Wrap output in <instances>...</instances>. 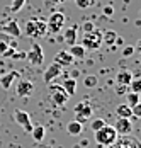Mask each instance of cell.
Returning <instances> with one entry per match:
<instances>
[{"label":"cell","mask_w":141,"mask_h":148,"mask_svg":"<svg viewBox=\"0 0 141 148\" xmlns=\"http://www.w3.org/2000/svg\"><path fill=\"white\" fill-rule=\"evenodd\" d=\"M49 85V94H51V101L58 107H65L68 102V94L65 92L63 85H56V84H48Z\"/></svg>","instance_id":"4"},{"label":"cell","mask_w":141,"mask_h":148,"mask_svg":"<svg viewBox=\"0 0 141 148\" xmlns=\"http://www.w3.org/2000/svg\"><path fill=\"white\" fill-rule=\"evenodd\" d=\"M66 131H68V134H71V136H78V134L84 131V124H82V123H78V121L75 119V121L68 123Z\"/></svg>","instance_id":"20"},{"label":"cell","mask_w":141,"mask_h":148,"mask_svg":"<svg viewBox=\"0 0 141 148\" xmlns=\"http://www.w3.org/2000/svg\"><path fill=\"white\" fill-rule=\"evenodd\" d=\"M63 73V66H60L58 63H51L46 70H44V75H42V80L46 82V84H51L56 77H60V75Z\"/></svg>","instance_id":"10"},{"label":"cell","mask_w":141,"mask_h":148,"mask_svg":"<svg viewBox=\"0 0 141 148\" xmlns=\"http://www.w3.org/2000/svg\"><path fill=\"white\" fill-rule=\"evenodd\" d=\"M63 89H65V92H66V94L71 97V95L77 92V80H75V78H65Z\"/></svg>","instance_id":"22"},{"label":"cell","mask_w":141,"mask_h":148,"mask_svg":"<svg viewBox=\"0 0 141 148\" xmlns=\"http://www.w3.org/2000/svg\"><path fill=\"white\" fill-rule=\"evenodd\" d=\"M114 130H116V133L119 136H127L133 131V123L127 118H117L116 124H114Z\"/></svg>","instance_id":"9"},{"label":"cell","mask_w":141,"mask_h":148,"mask_svg":"<svg viewBox=\"0 0 141 148\" xmlns=\"http://www.w3.org/2000/svg\"><path fill=\"white\" fill-rule=\"evenodd\" d=\"M26 34L29 38H34V39L36 38H42V36L48 34V26H46L44 21L38 19V17H32V19H29L26 22Z\"/></svg>","instance_id":"2"},{"label":"cell","mask_w":141,"mask_h":148,"mask_svg":"<svg viewBox=\"0 0 141 148\" xmlns=\"http://www.w3.org/2000/svg\"><path fill=\"white\" fill-rule=\"evenodd\" d=\"M116 94H117V95H124V94H126V90H127V85H123V84H117V85H116Z\"/></svg>","instance_id":"32"},{"label":"cell","mask_w":141,"mask_h":148,"mask_svg":"<svg viewBox=\"0 0 141 148\" xmlns=\"http://www.w3.org/2000/svg\"><path fill=\"white\" fill-rule=\"evenodd\" d=\"M12 2V5H10V12H21L22 9H24V5H26V2L27 0H10Z\"/></svg>","instance_id":"26"},{"label":"cell","mask_w":141,"mask_h":148,"mask_svg":"<svg viewBox=\"0 0 141 148\" xmlns=\"http://www.w3.org/2000/svg\"><path fill=\"white\" fill-rule=\"evenodd\" d=\"M131 92H136V94H141V77H136V78H133L131 80V84L127 85Z\"/></svg>","instance_id":"27"},{"label":"cell","mask_w":141,"mask_h":148,"mask_svg":"<svg viewBox=\"0 0 141 148\" xmlns=\"http://www.w3.org/2000/svg\"><path fill=\"white\" fill-rule=\"evenodd\" d=\"M80 27H82V31H84V32H88V31H94V29H95V24H94L92 21H85Z\"/></svg>","instance_id":"30"},{"label":"cell","mask_w":141,"mask_h":148,"mask_svg":"<svg viewBox=\"0 0 141 148\" xmlns=\"http://www.w3.org/2000/svg\"><path fill=\"white\" fill-rule=\"evenodd\" d=\"M51 3H61V2H65V0H49Z\"/></svg>","instance_id":"38"},{"label":"cell","mask_w":141,"mask_h":148,"mask_svg":"<svg viewBox=\"0 0 141 148\" xmlns=\"http://www.w3.org/2000/svg\"><path fill=\"white\" fill-rule=\"evenodd\" d=\"M32 138H34V141H42V138H44V126L41 124H38V126H32Z\"/></svg>","instance_id":"23"},{"label":"cell","mask_w":141,"mask_h":148,"mask_svg":"<svg viewBox=\"0 0 141 148\" xmlns=\"http://www.w3.org/2000/svg\"><path fill=\"white\" fill-rule=\"evenodd\" d=\"M15 78H17V72H9V73H5L2 78H0V85H2V89H10V85L14 84Z\"/></svg>","instance_id":"18"},{"label":"cell","mask_w":141,"mask_h":148,"mask_svg":"<svg viewBox=\"0 0 141 148\" xmlns=\"http://www.w3.org/2000/svg\"><path fill=\"white\" fill-rule=\"evenodd\" d=\"M102 12H104V15H112L114 14V7L112 5H105V7L102 9Z\"/></svg>","instance_id":"34"},{"label":"cell","mask_w":141,"mask_h":148,"mask_svg":"<svg viewBox=\"0 0 141 148\" xmlns=\"http://www.w3.org/2000/svg\"><path fill=\"white\" fill-rule=\"evenodd\" d=\"M116 114H117V118L131 119V118H133V109H131L127 104H119V106L116 107Z\"/></svg>","instance_id":"17"},{"label":"cell","mask_w":141,"mask_h":148,"mask_svg":"<svg viewBox=\"0 0 141 148\" xmlns=\"http://www.w3.org/2000/svg\"><path fill=\"white\" fill-rule=\"evenodd\" d=\"M131 109H133V116L138 118V119H141V102H138L136 106H133Z\"/></svg>","instance_id":"31"},{"label":"cell","mask_w":141,"mask_h":148,"mask_svg":"<svg viewBox=\"0 0 141 148\" xmlns=\"http://www.w3.org/2000/svg\"><path fill=\"white\" fill-rule=\"evenodd\" d=\"M68 53H70V55H71L75 60H82V58L85 56V48H84L82 45H77V43H75V45L70 46Z\"/></svg>","instance_id":"21"},{"label":"cell","mask_w":141,"mask_h":148,"mask_svg":"<svg viewBox=\"0 0 141 148\" xmlns=\"http://www.w3.org/2000/svg\"><path fill=\"white\" fill-rule=\"evenodd\" d=\"M111 148H141V145L136 143L134 138H127V136H124V138H121L119 141L116 140L112 145H111Z\"/></svg>","instance_id":"14"},{"label":"cell","mask_w":141,"mask_h":148,"mask_svg":"<svg viewBox=\"0 0 141 148\" xmlns=\"http://www.w3.org/2000/svg\"><path fill=\"white\" fill-rule=\"evenodd\" d=\"M104 124H105V121H104V119H100V118L94 119V121L90 123V126H92V130H94V131H97V130H100V128H102Z\"/></svg>","instance_id":"29"},{"label":"cell","mask_w":141,"mask_h":148,"mask_svg":"<svg viewBox=\"0 0 141 148\" xmlns=\"http://www.w3.org/2000/svg\"><path fill=\"white\" fill-rule=\"evenodd\" d=\"M2 32H5V34H9V36H12V38H21V27H19V24L15 22L14 19L12 21H5L3 24H2Z\"/></svg>","instance_id":"11"},{"label":"cell","mask_w":141,"mask_h":148,"mask_svg":"<svg viewBox=\"0 0 141 148\" xmlns=\"http://www.w3.org/2000/svg\"><path fill=\"white\" fill-rule=\"evenodd\" d=\"M82 46L85 49H99L102 46V31H88L82 36Z\"/></svg>","instance_id":"3"},{"label":"cell","mask_w":141,"mask_h":148,"mask_svg":"<svg viewBox=\"0 0 141 148\" xmlns=\"http://www.w3.org/2000/svg\"><path fill=\"white\" fill-rule=\"evenodd\" d=\"M77 31H78V26H71V27H68V29L65 31V34H63V41H65L68 46H71V45L77 43Z\"/></svg>","instance_id":"15"},{"label":"cell","mask_w":141,"mask_h":148,"mask_svg":"<svg viewBox=\"0 0 141 148\" xmlns=\"http://www.w3.org/2000/svg\"><path fill=\"white\" fill-rule=\"evenodd\" d=\"M65 21H66V17H65L63 12H53V14L48 17V21H46L48 32H51V34H58V32H61L63 26H65Z\"/></svg>","instance_id":"5"},{"label":"cell","mask_w":141,"mask_h":148,"mask_svg":"<svg viewBox=\"0 0 141 148\" xmlns=\"http://www.w3.org/2000/svg\"><path fill=\"white\" fill-rule=\"evenodd\" d=\"M134 51H140L141 53V39H138V43L134 45Z\"/></svg>","instance_id":"37"},{"label":"cell","mask_w":141,"mask_h":148,"mask_svg":"<svg viewBox=\"0 0 141 148\" xmlns=\"http://www.w3.org/2000/svg\"><path fill=\"white\" fill-rule=\"evenodd\" d=\"M73 61H75V58L71 56L68 51H65V49H63V51H58L56 56H55V63H58V65H60V66H63V68L73 65Z\"/></svg>","instance_id":"13"},{"label":"cell","mask_w":141,"mask_h":148,"mask_svg":"<svg viewBox=\"0 0 141 148\" xmlns=\"http://www.w3.org/2000/svg\"><path fill=\"white\" fill-rule=\"evenodd\" d=\"M133 80V73L129 70H121L119 73L116 75V82L117 84H123V85H129Z\"/></svg>","instance_id":"19"},{"label":"cell","mask_w":141,"mask_h":148,"mask_svg":"<svg viewBox=\"0 0 141 148\" xmlns=\"http://www.w3.org/2000/svg\"><path fill=\"white\" fill-rule=\"evenodd\" d=\"M12 58L14 60H26V53H17L15 51L14 55H12Z\"/></svg>","instance_id":"36"},{"label":"cell","mask_w":141,"mask_h":148,"mask_svg":"<svg viewBox=\"0 0 141 148\" xmlns=\"http://www.w3.org/2000/svg\"><path fill=\"white\" fill-rule=\"evenodd\" d=\"M14 121L21 126V128H24V131H27V133L32 131V123H31V114H29V112L22 111V109H15L14 111Z\"/></svg>","instance_id":"7"},{"label":"cell","mask_w":141,"mask_h":148,"mask_svg":"<svg viewBox=\"0 0 141 148\" xmlns=\"http://www.w3.org/2000/svg\"><path fill=\"white\" fill-rule=\"evenodd\" d=\"M116 39H117V32L112 29H107V31H102V43H105L107 46H112L116 45Z\"/></svg>","instance_id":"16"},{"label":"cell","mask_w":141,"mask_h":148,"mask_svg":"<svg viewBox=\"0 0 141 148\" xmlns=\"http://www.w3.org/2000/svg\"><path fill=\"white\" fill-rule=\"evenodd\" d=\"M26 60L32 66H41L42 61H44V51H42V48L39 45H34L31 48V51L26 53Z\"/></svg>","instance_id":"8"},{"label":"cell","mask_w":141,"mask_h":148,"mask_svg":"<svg viewBox=\"0 0 141 148\" xmlns=\"http://www.w3.org/2000/svg\"><path fill=\"white\" fill-rule=\"evenodd\" d=\"M126 101H127V106L129 107H133V106H136V104L140 102V94H136V92H129L126 94Z\"/></svg>","instance_id":"25"},{"label":"cell","mask_w":141,"mask_h":148,"mask_svg":"<svg viewBox=\"0 0 141 148\" xmlns=\"http://www.w3.org/2000/svg\"><path fill=\"white\" fill-rule=\"evenodd\" d=\"M32 90H34L32 82H29V80H22V82L17 84V87H15V94H17L19 97H29V95L32 94Z\"/></svg>","instance_id":"12"},{"label":"cell","mask_w":141,"mask_h":148,"mask_svg":"<svg viewBox=\"0 0 141 148\" xmlns=\"http://www.w3.org/2000/svg\"><path fill=\"white\" fill-rule=\"evenodd\" d=\"M9 46H10L9 43H5V41H2V39H0V56L7 51V48H9Z\"/></svg>","instance_id":"35"},{"label":"cell","mask_w":141,"mask_h":148,"mask_svg":"<svg viewBox=\"0 0 141 148\" xmlns=\"http://www.w3.org/2000/svg\"><path fill=\"white\" fill-rule=\"evenodd\" d=\"M133 53H134V46H124V48H123V56H124V58L131 56Z\"/></svg>","instance_id":"33"},{"label":"cell","mask_w":141,"mask_h":148,"mask_svg":"<svg viewBox=\"0 0 141 148\" xmlns=\"http://www.w3.org/2000/svg\"><path fill=\"white\" fill-rule=\"evenodd\" d=\"M117 136H119V134L116 133L114 126H111V124L105 123L100 130L95 131V141L99 143L100 147H111L114 141L117 140Z\"/></svg>","instance_id":"1"},{"label":"cell","mask_w":141,"mask_h":148,"mask_svg":"<svg viewBox=\"0 0 141 148\" xmlns=\"http://www.w3.org/2000/svg\"><path fill=\"white\" fill-rule=\"evenodd\" d=\"M94 2L95 0H75V3H77L78 9H88L90 5H94Z\"/></svg>","instance_id":"28"},{"label":"cell","mask_w":141,"mask_h":148,"mask_svg":"<svg viewBox=\"0 0 141 148\" xmlns=\"http://www.w3.org/2000/svg\"><path fill=\"white\" fill-rule=\"evenodd\" d=\"M75 114H77V121L84 124L85 121H88L90 116L94 114V109H92V104L88 101H82L75 106Z\"/></svg>","instance_id":"6"},{"label":"cell","mask_w":141,"mask_h":148,"mask_svg":"<svg viewBox=\"0 0 141 148\" xmlns=\"http://www.w3.org/2000/svg\"><path fill=\"white\" fill-rule=\"evenodd\" d=\"M97 84H99V78L95 75H87L84 78V87H87V89H94V87H97Z\"/></svg>","instance_id":"24"}]
</instances>
